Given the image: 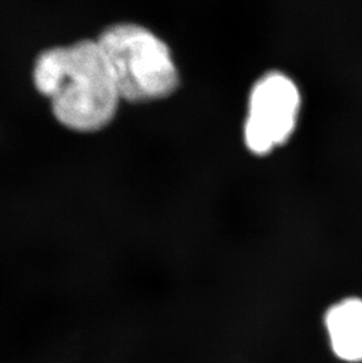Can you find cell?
Listing matches in <instances>:
<instances>
[{
  "instance_id": "1",
  "label": "cell",
  "mask_w": 362,
  "mask_h": 363,
  "mask_svg": "<svg viewBox=\"0 0 362 363\" xmlns=\"http://www.w3.org/2000/svg\"><path fill=\"white\" fill-rule=\"evenodd\" d=\"M33 77L37 89L51 98L57 119L75 130L103 128L121 99L98 41L44 52Z\"/></svg>"
},
{
  "instance_id": "2",
  "label": "cell",
  "mask_w": 362,
  "mask_h": 363,
  "mask_svg": "<svg viewBox=\"0 0 362 363\" xmlns=\"http://www.w3.org/2000/svg\"><path fill=\"white\" fill-rule=\"evenodd\" d=\"M97 41L121 99L150 101L177 89L178 72L168 46L146 28L116 25Z\"/></svg>"
},
{
  "instance_id": "3",
  "label": "cell",
  "mask_w": 362,
  "mask_h": 363,
  "mask_svg": "<svg viewBox=\"0 0 362 363\" xmlns=\"http://www.w3.org/2000/svg\"><path fill=\"white\" fill-rule=\"evenodd\" d=\"M300 92L283 73H268L251 92L245 141L254 155H265L290 139L300 112Z\"/></svg>"
},
{
  "instance_id": "4",
  "label": "cell",
  "mask_w": 362,
  "mask_h": 363,
  "mask_svg": "<svg viewBox=\"0 0 362 363\" xmlns=\"http://www.w3.org/2000/svg\"><path fill=\"white\" fill-rule=\"evenodd\" d=\"M325 327L335 357L345 362H361V298H345L331 306L326 313Z\"/></svg>"
}]
</instances>
